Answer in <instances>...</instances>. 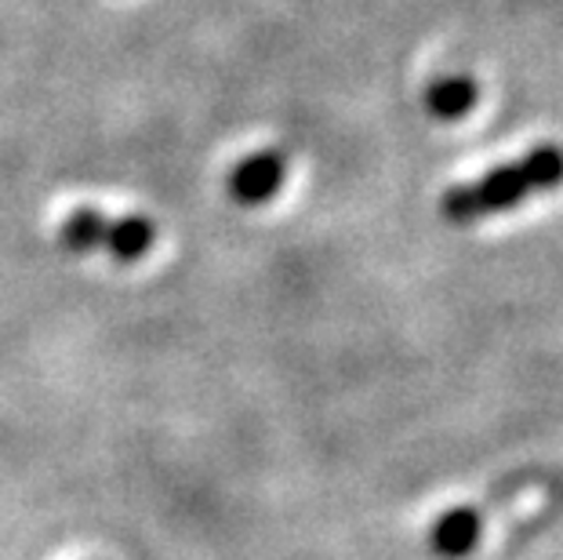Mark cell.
Instances as JSON below:
<instances>
[{
  "instance_id": "6da1fadb",
  "label": "cell",
  "mask_w": 563,
  "mask_h": 560,
  "mask_svg": "<svg viewBox=\"0 0 563 560\" xmlns=\"http://www.w3.org/2000/svg\"><path fill=\"white\" fill-rule=\"evenodd\" d=\"M560 186H563V150L549 142V146L527 150L520 161L501 164V168L473 178V183L448 189L440 200V216L451 226H470L498 216L506 208H517L527 197L553 194Z\"/></svg>"
},
{
  "instance_id": "7a4b0ae2",
  "label": "cell",
  "mask_w": 563,
  "mask_h": 560,
  "mask_svg": "<svg viewBox=\"0 0 563 560\" xmlns=\"http://www.w3.org/2000/svg\"><path fill=\"white\" fill-rule=\"evenodd\" d=\"M287 161L280 150H255L230 172V197L241 208L269 205L273 197L284 189Z\"/></svg>"
},
{
  "instance_id": "3957f363",
  "label": "cell",
  "mask_w": 563,
  "mask_h": 560,
  "mask_svg": "<svg viewBox=\"0 0 563 560\" xmlns=\"http://www.w3.org/2000/svg\"><path fill=\"white\" fill-rule=\"evenodd\" d=\"M481 535H484L481 514H476L473 506H454L448 514L437 517L433 531H429V546H433V553L440 557L462 560L481 546Z\"/></svg>"
},
{
  "instance_id": "277c9868",
  "label": "cell",
  "mask_w": 563,
  "mask_h": 560,
  "mask_svg": "<svg viewBox=\"0 0 563 560\" xmlns=\"http://www.w3.org/2000/svg\"><path fill=\"white\" fill-rule=\"evenodd\" d=\"M153 241H157V230L146 216H121L106 226L102 252L113 262H139L153 248Z\"/></svg>"
},
{
  "instance_id": "5b68a950",
  "label": "cell",
  "mask_w": 563,
  "mask_h": 560,
  "mask_svg": "<svg viewBox=\"0 0 563 560\" xmlns=\"http://www.w3.org/2000/svg\"><path fill=\"white\" fill-rule=\"evenodd\" d=\"M106 226H110V216L99 208H77L69 211L66 222H63V248L74 255H91V252H102V241H106Z\"/></svg>"
},
{
  "instance_id": "8992f818",
  "label": "cell",
  "mask_w": 563,
  "mask_h": 560,
  "mask_svg": "<svg viewBox=\"0 0 563 560\" xmlns=\"http://www.w3.org/2000/svg\"><path fill=\"white\" fill-rule=\"evenodd\" d=\"M473 102H476V88L465 77H440L426 88L429 113L440 117V121H454V117L470 113Z\"/></svg>"
}]
</instances>
